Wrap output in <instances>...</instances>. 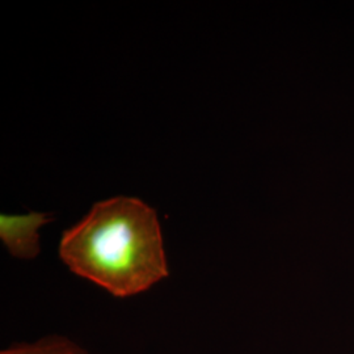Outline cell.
<instances>
[{
  "label": "cell",
  "mask_w": 354,
  "mask_h": 354,
  "mask_svg": "<svg viewBox=\"0 0 354 354\" xmlns=\"http://www.w3.org/2000/svg\"><path fill=\"white\" fill-rule=\"evenodd\" d=\"M0 354H88L80 345L64 336H48L37 342L16 344Z\"/></svg>",
  "instance_id": "cell-3"
},
{
  "label": "cell",
  "mask_w": 354,
  "mask_h": 354,
  "mask_svg": "<svg viewBox=\"0 0 354 354\" xmlns=\"http://www.w3.org/2000/svg\"><path fill=\"white\" fill-rule=\"evenodd\" d=\"M59 257L76 276L127 298L168 277L163 235L156 212L134 197L95 203L66 230Z\"/></svg>",
  "instance_id": "cell-1"
},
{
  "label": "cell",
  "mask_w": 354,
  "mask_h": 354,
  "mask_svg": "<svg viewBox=\"0 0 354 354\" xmlns=\"http://www.w3.org/2000/svg\"><path fill=\"white\" fill-rule=\"evenodd\" d=\"M45 213L28 215H0V239L7 250L17 259L30 260L39 253L38 228L50 222Z\"/></svg>",
  "instance_id": "cell-2"
}]
</instances>
